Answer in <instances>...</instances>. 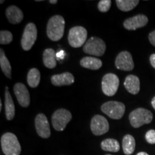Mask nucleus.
I'll use <instances>...</instances> for the list:
<instances>
[{
  "label": "nucleus",
  "instance_id": "nucleus-1",
  "mask_svg": "<svg viewBox=\"0 0 155 155\" xmlns=\"http://www.w3.org/2000/svg\"><path fill=\"white\" fill-rule=\"evenodd\" d=\"M65 19L61 15H55L48 21L47 25L48 37L53 41H58L63 38L65 30Z\"/></svg>",
  "mask_w": 155,
  "mask_h": 155
},
{
  "label": "nucleus",
  "instance_id": "nucleus-2",
  "mask_svg": "<svg viewBox=\"0 0 155 155\" xmlns=\"http://www.w3.org/2000/svg\"><path fill=\"white\" fill-rule=\"evenodd\" d=\"M1 146L5 155H19L21 153V146L18 139L12 133H6L2 136Z\"/></svg>",
  "mask_w": 155,
  "mask_h": 155
},
{
  "label": "nucleus",
  "instance_id": "nucleus-3",
  "mask_svg": "<svg viewBox=\"0 0 155 155\" xmlns=\"http://www.w3.org/2000/svg\"><path fill=\"white\" fill-rule=\"evenodd\" d=\"M131 125L134 128H139L144 124H148L153 119L152 113L149 110L139 108L131 112L129 116Z\"/></svg>",
  "mask_w": 155,
  "mask_h": 155
},
{
  "label": "nucleus",
  "instance_id": "nucleus-4",
  "mask_svg": "<svg viewBox=\"0 0 155 155\" xmlns=\"http://www.w3.org/2000/svg\"><path fill=\"white\" fill-rule=\"evenodd\" d=\"M88 32L83 27H73L70 30L68 33V42L71 47L74 48H81L85 45Z\"/></svg>",
  "mask_w": 155,
  "mask_h": 155
},
{
  "label": "nucleus",
  "instance_id": "nucleus-5",
  "mask_svg": "<svg viewBox=\"0 0 155 155\" xmlns=\"http://www.w3.org/2000/svg\"><path fill=\"white\" fill-rule=\"evenodd\" d=\"M106 46L101 39L96 37H92L83 45V51L89 55L102 56L105 53Z\"/></svg>",
  "mask_w": 155,
  "mask_h": 155
},
{
  "label": "nucleus",
  "instance_id": "nucleus-6",
  "mask_svg": "<svg viewBox=\"0 0 155 155\" xmlns=\"http://www.w3.org/2000/svg\"><path fill=\"white\" fill-rule=\"evenodd\" d=\"M72 119V114L65 108H60L52 116V124L56 131H62L65 129L68 122Z\"/></svg>",
  "mask_w": 155,
  "mask_h": 155
},
{
  "label": "nucleus",
  "instance_id": "nucleus-7",
  "mask_svg": "<svg viewBox=\"0 0 155 155\" xmlns=\"http://www.w3.org/2000/svg\"><path fill=\"white\" fill-rule=\"evenodd\" d=\"M101 111L111 119H121L125 113V105L119 101H108L101 106Z\"/></svg>",
  "mask_w": 155,
  "mask_h": 155
},
{
  "label": "nucleus",
  "instance_id": "nucleus-8",
  "mask_svg": "<svg viewBox=\"0 0 155 155\" xmlns=\"http://www.w3.org/2000/svg\"><path fill=\"white\" fill-rule=\"evenodd\" d=\"M38 38V30L34 23H29L25 27L24 32L22 34L21 40V45L22 49L25 51H28L35 42Z\"/></svg>",
  "mask_w": 155,
  "mask_h": 155
},
{
  "label": "nucleus",
  "instance_id": "nucleus-9",
  "mask_svg": "<svg viewBox=\"0 0 155 155\" xmlns=\"http://www.w3.org/2000/svg\"><path fill=\"white\" fill-rule=\"evenodd\" d=\"M119 86V79L114 73H107L102 79L101 88L104 94L108 96H113L117 92Z\"/></svg>",
  "mask_w": 155,
  "mask_h": 155
},
{
  "label": "nucleus",
  "instance_id": "nucleus-10",
  "mask_svg": "<svg viewBox=\"0 0 155 155\" xmlns=\"http://www.w3.org/2000/svg\"><path fill=\"white\" fill-rule=\"evenodd\" d=\"M91 129L94 135H103L108 131L109 124L105 117L101 115H96L91 119Z\"/></svg>",
  "mask_w": 155,
  "mask_h": 155
},
{
  "label": "nucleus",
  "instance_id": "nucleus-11",
  "mask_svg": "<svg viewBox=\"0 0 155 155\" xmlns=\"http://www.w3.org/2000/svg\"><path fill=\"white\" fill-rule=\"evenodd\" d=\"M116 67L119 70L124 71H130L134 67L133 58L131 53L127 51L120 53L116 58Z\"/></svg>",
  "mask_w": 155,
  "mask_h": 155
},
{
  "label": "nucleus",
  "instance_id": "nucleus-12",
  "mask_svg": "<svg viewBox=\"0 0 155 155\" xmlns=\"http://www.w3.org/2000/svg\"><path fill=\"white\" fill-rule=\"evenodd\" d=\"M35 128L38 134L44 139L49 138L50 136V124L46 116L39 114L35 118Z\"/></svg>",
  "mask_w": 155,
  "mask_h": 155
},
{
  "label": "nucleus",
  "instance_id": "nucleus-13",
  "mask_svg": "<svg viewBox=\"0 0 155 155\" xmlns=\"http://www.w3.org/2000/svg\"><path fill=\"white\" fill-rule=\"evenodd\" d=\"M14 92L19 105L27 108L30 106V96L28 88L22 83H17L14 86Z\"/></svg>",
  "mask_w": 155,
  "mask_h": 155
},
{
  "label": "nucleus",
  "instance_id": "nucleus-14",
  "mask_svg": "<svg viewBox=\"0 0 155 155\" xmlns=\"http://www.w3.org/2000/svg\"><path fill=\"white\" fill-rule=\"evenodd\" d=\"M148 23V18L144 15H138L137 16L127 19L124 22V27L128 30H136L137 29L144 28Z\"/></svg>",
  "mask_w": 155,
  "mask_h": 155
},
{
  "label": "nucleus",
  "instance_id": "nucleus-15",
  "mask_svg": "<svg viewBox=\"0 0 155 155\" xmlns=\"http://www.w3.org/2000/svg\"><path fill=\"white\" fill-rule=\"evenodd\" d=\"M51 82L55 86H69L74 83V76L68 72L54 75L51 78Z\"/></svg>",
  "mask_w": 155,
  "mask_h": 155
},
{
  "label": "nucleus",
  "instance_id": "nucleus-16",
  "mask_svg": "<svg viewBox=\"0 0 155 155\" xmlns=\"http://www.w3.org/2000/svg\"><path fill=\"white\" fill-rule=\"evenodd\" d=\"M6 16L9 22L16 25L22 22L24 15L22 10L16 6H10L6 10Z\"/></svg>",
  "mask_w": 155,
  "mask_h": 155
},
{
  "label": "nucleus",
  "instance_id": "nucleus-17",
  "mask_svg": "<svg viewBox=\"0 0 155 155\" xmlns=\"http://www.w3.org/2000/svg\"><path fill=\"white\" fill-rule=\"evenodd\" d=\"M124 85L128 91L133 95L137 94L140 90V81L136 75H128L126 78Z\"/></svg>",
  "mask_w": 155,
  "mask_h": 155
},
{
  "label": "nucleus",
  "instance_id": "nucleus-18",
  "mask_svg": "<svg viewBox=\"0 0 155 155\" xmlns=\"http://www.w3.org/2000/svg\"><path fill=\"white\" fill-rule=\"evenodd\" d=\"M5 114L7 119L10 121L15 117V107L14 101L12 98L10 93L9 92L8 88L6 87L5 89Z\"/></svg>",
  "mask_w": 155,
  "mask_h": 155
},
{
  "label": "nucleus",
  "instance_id": "nucleus-19",
  "mask_svg": "<svg viewBox=\"0 0 155 155\" xmlns=\"http://www.w3.org/2000/svg\"><path fill=\"white\" fill-rule=\"evenodd\" d=\"M43 63L48 68H54L57 65L56 53L52 48H48L43 52Z\"/></svg>",
  "mask_w": 155,
  "mask_h": 155
},
{
  "label": "nucleus",
  "instance_id": "nucleus-20",
  "mask_svg": "<svg viewBox=\"0 0 155 155\" xmlns=\"http://www.w3.org/2000/svg\"><path fill=\"white\" fill-rule=\"evenodd\" d=\"M81 65L85 68L98 70L102 66V61L94 57H85L81 59Z\"/></svg>",
  "mask_w": 155,
  "mask_h": 155
},
{
  "label": "nucleus",
  "instance_id": "nucleus-21",
  "mask_svg": "<svg viewBox=\"0 0 155 155\" xmlns=\"http://www.w3.org/2000/svg\"><path fill=\"white\" fill-rule=\"evenodd\" d=\"M136 142L132 136L127 134L124 137L122 140V148L126 155H131L135 150Z\"/></svg>",
  "mask_w": 155,
  "mask_h": 155
},
{
  "label": "nucleus",
  "instance_id": "nucleus-22",
  "mask_svg": "<svg viewBox=\"0 0 155 155\" xmlns=\"http://www.w3.org/2000/svg\"><path fill=\"white\" fill-rule=\"evenodd\" d=\"M28 85L31 88H36L39 86L40 81V73L38 69L32 68L28 72L27 78Z\"/></svg>",
  "mask_w": 155,
  "mask_h": 155
},
{
  "label": "nucleus",
  "instance_id": "nucleus-23",
  "mask_svg": "<svg viewBox=\"0 0 155 155\" xmlns=\"http://www.w3.org/2000/svg\"><path fill=\"white\" fill-rule=\"evenodd\" d=\"M101 148L103 150L106 152H117L120 150L119 141L114 139H106L101 142Z\"/></svg>",
  "mask_w": 155,
  "mask_h": 155
},
{
  "label": "nucleus",
  "instance_id": "nucleus-24",
  "mask_svg": "<svg viewBox=\"0 0 155 155\" xmlns=\"http://www.w3.org/2000/svg\"><path fill=\"white\" fill-rule=\"evenodd\" d=\"M0 66L2 71L8 78H12V68L9 60L6 57L5 52L2 49L0 50Z\"/></svg>",
  "mask_w": 155,
  "mask_h": 155
},
{
  "label": "nucleus",
  "instance_id": "nucleus-25",
  "mask_svg": "<svg viewBox=\"0 0 155 155\" xmlns=\"http://www.w3.org/2000/svg\"><path fill=\"white\" fill-rule=\"evenodd\" d=\"M116 5L120 10L129 12L137 6L139 3V0H116Z\"/></svg>",
  "mask_w": 155,
  "mask_h": 155
},
{
  "label": "nucleus",
  "instance_id": "nucleus-26",
  "mask_svg": "<svg viewBox=\"0 0 155 155\" xmlns=\"http://www.w3.org/2000/svg\"><path fill=\"white\" fill-rule=\"evenodd\" d=\"M13 35L9 31L2 30L0 32V43L2 45L9 44L12 41Z\"/></svg>",
  "mask_w": 155,
  "mask_h": 155
},
{
  "label": "nucleus",
  "instance_id": "nucleus-27",
  "mask_svg": "<svg viewBox=\"0 0 155 155\" xmlns=\"http://www.w3.org/2000/svg\"><path fill=\"white\" fill-rule=\"evenodd\" d=\"M111 0H101L99 2H98V9L101 12H106L111 8Z\"/></svg>",
  "mask_w": 155,
  "mask_h": 155
},
{
  "label": "nucleus",
  "instance_id": "nucleus-28",
  "mask_svg": "<svg viewBox=\"0 0 155 155\" xmlns=\"http://www.w3.org/2000/svg\"><path fill=\"white\" fill-rule=\"evenodd\" d=\"M145 138L148 143L151 144H155V130L154 129H151L148 131L145 135Z\"/></svg>",
  "mask_w": 155,
  "mask_h": 155
},
{
  "label": "nucleus",
  "instance_id": "nucleus-29",
  "mask_svg": "<svg viewBox=\"0 0 155 155\" xmlns=\"http://www.w3.org/2000/svg\"><path fill=\"white\" fill-rule=\"evenodd\" d=\"M149 40H150L151 44L155 47V30L149 35Z\"/></svg>",
  "mask_w": 155,
  "mask_h": 155
},
{
  "label": "nucleus",
  "instance_id": "nucleus-30",
  "mask_svg": "<svg viewBox=\"0 0 155 155\" xmlns=\"http://www.w3.org/2000/svg\"><path fill=\"white\" fill-rule=\"evenodd\" d=\"M150 63L152 66L155 68V54H152L150 56Z\"/></svg>",
  "mask_w": 155,
  "mask_h": 155
},
{
  "label": "nucleus",
  "instance_id": "nucleus-31",
  "mask_svg": "<svg viewBox=\"0 0 155 155\" xmlns=\"http://www.w3.org/2000/svg\"><path fill=\"white\" fill-rule=\"evenodd\" d=\"M64 55H65V53H64L63 51H61L59 52V53H56V57L58 58H63L64 57Z\"/></svg>",
  "mask_w": 155,
  "mask_h": 155
},
{
  "label": "nucleus",
  "instance_id": "nucleus-32",
  "mask_svg": "<svg viewBox=\"0 0 155 155\" xmlns=\"http://www.w3.org/2000/svg\"><path fill=\"white\" fill-rule=\"evenodd\" d=\"M152 105L153 106V108L155 109V96L152 98Z\"/></svg>",
  "mask_w": 155,
  "mask_h": 155
},
{
  "label": "nucleus",
  "instance_id": "nucleus-33",
  "mask_svg": "<svg viewBox=\"0 0 155 155\" xmlns=\"http://www.w3.org/2000/svg\"><path fill=\"white\" fill-rule=\"evenodd\" d=\"M137 155H149L146 152H139L138 154H137Z\"/></svg>",
  "mask_w": 155,
  "mask_h": 155
},
{
  "label": "nucleus",
  "instance_id": "nucleus-34",
  "mask_svg": "<svg viewBox=\"0 0 155 155\" xmlns=\"http://www.w3.org/2000/svg\"><path fill=\"white\" fill-rule=\"evenodd\" d=\"M49 2L51 4H56L58 2V1H56V0H50Z\"/></svg>",
  "mask_w": 155,
  "mask_h": 155
},
{
  "label": "nucleus",
  "instance_id": "nucleus-35",
  "mask_svg": "<svg viewBox=\"0 0 155 155\" xmlns=\"http://www.w3.org/2000/svg\"><path fill=\"white\" fill-rule=\"evenodd\" d=\"M2 102L0 103V110H2Z\"/></svg>",
  "mask_w": 155,
  "mask_h": 155
},
{
  "label": "nucleus",
  "instance_id": "nucleus-36",
  "mask_svg": "<svg viewBox=\"0 0 155 155\" xmlns=\"http://www.w3.org/2000/svg\"><path fill=\"white\" fill-rule=\"evenodd\" d=\"M106 155H111V154H106Z\"/></svg>",
  "mask_w": 155,
  "mask_h": 155
}]
</instances>
